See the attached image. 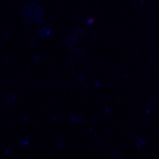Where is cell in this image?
I'll use <instances>...</instances> for the list:
<instances>
[{"instance_id": "1", "label": "cell", "mask_w": 159, "mask_h": 159, "mask_svg": "<svg viewBox=\"0 0 159 159\" xmlns=\"http://www.w3.org/2000/svg\"><path fill=\"white\" fill-rule=\"evenodd\" d=\"M23 16L29 23L37 24L41 22L43 19V11L38 4L32 3L25 6L23 11Z\"/></svg>"}, {"instance_id": "2", "label": "cell", "mask_w": 159, "mask_h": 159, "mask_svg": "<svg viewBox=\"0 0 159 159\" xmlns=\"http://www.w3.org/2000/svg\"><path fill=\"white\" fill-rule=\"evenodd\" d=\"M51 28L49 26H46L44 28L41 29L39 31V34L41 37H46V36H49L51 34Z\"/></svg>"}, {"instance_id": "3", "label": "cell", "mask_w": 159, "mask_h": 159, "mask_svg": "<svg viewBox=\"0 0 159 159\" xmlns=\"http://www.w3.org/2000/svg\"><path fill=\"white\" fill-rule=\"evenodd\" d=\"M14 99H15V97L13 95H11V94H6L3 97V101L5 102H11Z\"/></svg>"}, {"instance_id": "4", "label": "cell", "mask_w": 159, "mask_h": 159, "mask_svg": "<svg viewBox=\"0 0 159 159\" xmlns=\"http://www.w3.org/2000/svg\"><path fill=\"white\" fill-rule=\"evenodd\" d=\"M71 119H72V121H73V122H76V123H77V122H80V121L81 120V117H80V115H78V114H74V115L72 116Z\"/></svg>"}, {"instance_id": "5", "label": "cell", "mask_w": 159, "mask_h": 159, "mask_svg": "<svg viewBox=\"0 0 159 159\" xmlns=\"http://www.w3.org/2000/svg\"><path fill=\"white\" fill-rule=\"evenodd\" d=\"M29 139H27V138H20V140H19V143H20V145H21V146H25V145H27L28 143H29Z\"/></svg>"}, {"instance_id": "6", "label": "cell", "mask_w": 159, "mask_h": 159, "mask_svg": "<svg viewBox=\"0 0 159 159\" xmlns=\"http://www.w3.org/2000/svg\"><path fill=\"white\" fill-rule=\"evenodd\" d=\"M144 144H145V141L142 140V139H139V140L137 141V147H138V148H142Z\"/></svg>"}, {"instance_id": "7", "label": "cell", "mask_w": 159, "mask_h": 159, "mask_svg": "<svg viewBox=\"0 0 159 159\" xmlns=\"http://www.w3.org/2000/svg\"><path fill=\"white\" fill-rule=\"evenodd\" d=\"M56 144H57V146L58 147V148L62 147V145L64 144L63 140H61V139H57V140H56Z\"/></svg>"}, {"instance_id": "8", "label": "cell", "mask_w": 159, "mask_h": 159, "mask_svg": "<svg viewBox=\"0 0 159 159\" xmlns=\"http://www.w3.org/2000/svg\"><path fill=\"white\" fill-rule=\"evenodd\" d=\"M105 145H106V144L102 145V142H99V143H98V147H99V148H101V149H102V148H104V147H105Z\"/></svg>"}]
</instances>
